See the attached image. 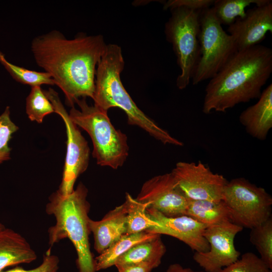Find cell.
Returning a JSON list of instances; mask_svg holds the SVG:
<instances>
[{"label": "cell", "mask_w": 272, "mask_h": 272, "mask_svg": "<svg viewBox=\"0 0 272 272\" xmlns=\"http://www.w3.org/2000/svg\"><path fill=\"white\" fill-rule=\"evenodd\" d=\"M76 104L80 109L72 107L69 116L89 134L93 145V156L97 164L114 169L121 167L128 156L126 134L114 127L107 111L94 104L88 105L85 98L78 99Z\"/></svg>", "instance_id": "obj_5"}, {"label": "cell", "mask_w": 272, "mask_h": 272, "mask_svg": "<svg viewBox=\"0 0 272 272\" xmlns=\"http://www.w3.org/2000/svg\"><path fill=\"white\" fill-rule=\"evenodd\" d=\"M198 41L200 57L191 78L193 85L214 77L237 51L210 7L200 11Z\"/></svg>", "instance_id": "obj_7"}, {"label": "cell", "mask_w": 272, "mask_h": 272, "mask_svg": "<svg viewBox=\"0 0 272 272\" xmlns=\"http://www.w3.org/2000/svg\"><path fill=\"white\" fill-rule=\"evenodd\" d=\"M166 251V246L160 235L132 247L119 257L114 266L147 263L155 268L161 264Z\"/></svg>", "instance_id": "obj_18"}, {"label": "cell", "mask_w": 272, "mask_h": 272, "mask_svg": "<svg viewBox=\"0 0 272 272\" xmlns=\"http://www.w3.org/2000/svg\"><path fill=\"white\" fill-rule=\"evenodd\" d=\"M87 195L88 189L80 182L69 195H63L56 190L49 196L45 211L55 217L56 222L48 230V250L51 251L54 244L68 238L76 250L79 272H96L89 240L90 205Z\"/></svg>", "instance_id": "obj_4"}, {"label": "cell", "mask_w": 272, "mask_h": 272, "mask_svg": "<svg viewBox=\"0 0 272 272\" xmlns=\"http://www.w3.org/2000/svg\"><path fill=\"white\" fill-rule=\"evenodd\" d=\"M171 172L188 198L212 201L222 200L228 181L222 175L213 172L200 161L179 162Z\"/></svg>", "instance_id": "obj_10"}, {"label": "cell", "mask_w": 272, "mask_h": 272, "mask_svg": "<svg viewBox=\"0 0 272 272\" xmlns=\"http://www.w3.org/2000/svg\"><path fill=\"white\" fill-rule=\"evenodd\" d=\"M220 272H271V270L255 254L247 252Z\"/></svg>", "instance_id": "obj_26"}, {"label": "cell", "mask_w": 272, "mask_h": 272, "mask_svg": "<svg viewBox=\"0 0 272 272\" xmlns=\"http://www.w3.org/2000/svg\"><path fill=\"white\" fill-rule=\"evenodd\" d=\"M161 235L144 231L125 234L96 257L95 259L96 271L114 265L117 260L137 244L154 239Z\"/></svg>", "instance_id": "obj_19"}, {"label": "cell", "mask_w": 272, "mask_h": 272, "mask_svg": "<svg viewBox=\"0 0 272 272\" xmlns=\"http://www.w3.org/2000/svg\"><path fill=\"white\" fill-rule=\"evenodd\" d=\"M239 121L252 137L265 140L272 127V84L262 92L258 101L242 111Z\"/></svg>", "instance_id": "obj_16"}, {"label": "cell", "mask_w": 272, "mask_h": 272, "mask_svg": "<svg viewBox=\"0 0 272 272\" xmlns=\"http://www.w3.org/2000/svg\"><path fill=\"white\" fill-rule=\"evenodd\" d=\"M185 215L208 227L230 221L229 211L223 200L212 201L189 199Z\"/></svg>", "instance_id": "obj_20"}, {"label": "cell", "mask_w": 272, "mask_h": 272, "mask_svg": "<svg viewBox=\"0 0 272 272\" xmlns=\"http://www.w3.org/2000/svg\"><path fill=\"white\" fill-rule=\"evenodd\" d=\"M18 129L10 118V107L7 106L0 115V164L10 158L11 149L8 143L12 134Z\"/></svg>", "instance_id": "obj_27"}, {"label": "cell", "mask_w": 272, "mask_h": 272, "mask_svg": "<svg viewBox=\"0 0 272 272\" xmlns=\"http://www.w3.org/2000/svg\"><path fill=\"white\" fill-rule=\"evenodd\" d=\"M43 92L53 105L54 112L63 120L66 128V153L62 180L57 191L67 195L74 191L77 179L88 167L90 148L78 126L70 118L57 93L50 88Z\"/></svg>", "instance_id": "obj_9"}, {"label": "cell", "mask_w": 272, "mask_h": 272, "mask_svg": "<svg viewBox=\"0 0 272 272\" xmlns=\"http://www.w3.org/2000/svg\"><path fill=\"white\" fill-rule=\"evenodd\" d=\"M243 229L230 221L207 227L204 236L210 249L206 252H195L193 260L205 272H220L239 258L234 240Z\"/></svg>", "instance_id": "obj_11"}, {"label": "cell", "mask_w": 272, "mask_h": 272, "mask_svg": "<svg viewBox=\"0 0 272 272\" xmlns=\"http://www.w3.org/2000/svg\"><path fill=\"white\" fill-rule=\"evenodd\" d=\"M124 66L121 47L115 44H107L97 66L92 99L94 105L107 111L111 108H119L125 113L129 124L138 126L165 145L182 146V142L160 127L137 106L121 80Z\"/></svg>", "instance_id": "obj_3"}, {"label": "cell", "mask_w": 272, "mask_h": 272, "mask_svg": "<svg viewBox=\"0 0 272 272\" xmlns=\"http://www.w3.org/2000/svg\"><path fill=\"white\" fill-rule=\"evenodd\" d=\"M106 45L101 35L69 39L52 30L35 37L31 49L37 64L50 75L72 107L80 98L93 99L97 66Z\"/></svg>", "instance_id": "obj_1"}, {"label": "cell", "mask_w": 272, "mask_h": 272, "mask_svg": "<svg viewBox=\"0 0 272 272\" xmlns=\"http://www.w3.org/2000/svg\"><path fill=\"white\" fill-rule=\"evenodd\" d=\"M250 241L259 252L260 259L272 270V218L250 229Z\"/></svg>", "instance_id": "obj_24"}, {"label": "cell", "mask_w": 272, "mask_h": 272, "mask_svg": "<svg viewBox=\"0 0 272 272\" xmlns=\"http://www.w3.org/2000/svg\"><path fill=\"white\" fill-rule=\"evenodd\" d=\"M170 11L171 16L165 24V34L167 40L172 45L181 71L176 79V86L182 90L189 84L200 57V11L181 7Z\"/></svg>", "instance_id": "obj_6"}, {"label": "cell", "mask_w": 272, "mask_h": 272, "mask_svg": "<svg viewBox=\"0 0 272 272\" xmlns=\"http://www.w3.org/2000/svg\"><path fill=\"white\" fill-rule=\"evenodd\" d=\"M213 0H170L165 3L164 9L170 10L176 7H184L195 11H201L213 6Z\"/></svg>", "instance_id": "obj_29"}, {"label": "cell", "mask_w": 272, "mask_h": 272, "mask_svg": "<svg viewBox=\"0 0 272 272\" xmlns=\"http://www.w3.org/2000/svg\"><path fill=\"white\" fill-rule=\"evenodd\" d=\"M222 200L230 214V221L252 229L271 217L272 197L264 188L244 178L228 181Z\"/></svg>", "instance_id": "obj_8"}, {"label": "cell", "mask_w": 272, "mask_h": 272, "mask_svg": "<svg viewBox=\"0 0 272 272\" xmlns=\"http://www.w3.org/2000/svg\"><path fill=\"white\" fill-rule=\"evenodd\" d=\"M5 228V226L0 222V232Z\"/></svg>", "instance_id": "obj_32"}, {"label": "cell", "mask_w": 272, "mask_h": 272, "mask_svg": "<svg viewBox=\"0 0 272 272\" xmlns=\"http://www.w3.org/2000/svg\"><path fill=\"white\" fill-rule=\"evenodd\" d=\"M124 202L127 209L126 234L148 231L159 225L147 213V209L149 206L148 203L138 201L127 192L125 194Z\"/></svg>", "instance_id": "obj_21"}, {"label": "cell", "mask_w": 272, "mask_h": 272, "mask_svg": "<svg viewBox=\"0 0 272 272\" xmlns=\"http://www.w3.org/2000/svg\"><path fill=\"white\" fill-rule=\"evenodd\" d=\"M267 0H216L212 7L215 16L222 24L230 26L238 18L243 17L246 8L259 5Z\"/></svg>", "instance_id": "obj_22"}, {"label": "cell", "mask_w": 272, "mask_h": 272, "mask_svg": "<svg viewBox=\"0 0 272 272\" xmlns=\"http://www.w3.org/2000/svg\"><path fill=\"white\" fill-rule=\"evenodd\" d=\"M271 73V48L259 44L237 51L207 85L202 112H224L258 99Z\"/></svg>", "instance_id": "obj_2"}, {"label": "cell", "mask_w": 272, "mask_h": 272, "mask_svg": "<svg viewBox=\"0 0 272 272\" xmlns=\"http://www.w3.org/2000/svg\"><path fill=\"white\" fill-rule=\"evenodd\" d=\"M26 112L29 119L39 123L46 115L54 112L50 101L40 86L31 87L26 100Z\"/></svg>", "instance_id": "obj_25"}, {"label": "cell", "mask_w": 272, "mask_h": 272, "mask_svg": "<svg viewBox=\"0 0 272 272\" xmlns=\"http://www.w3.org/2000/svg\"><path fill=\"white\" fill-rule=\"evenodd\" d=\"M0 63L17 82L31 87L42 85H54L50 75L45 72H37L16 65L9 62L0 51Z\"/></svg>", "instance_id": "obj_23"}, {"label": "cell", "mask_w": 272, "mask_h": 272, "mask_svg": "<svg viewBox=\"0 0 272 272\" xmlns=\"http://www.w3.org/2000/svg\"><path fill=\"white\" fill-rule=\"evenodd\" d=\"M227 30L237 51L259 45L267 32L272 33V1L267 0L247 10L245 16L237 18Z\"/></svg>", "instance_id": "obj_14"}, {"label": "cell", "mask_w": 272, "mask_h": 272, "mask_svg": "<svg viewBox=\"0 0 272 272\" xmlns=\"http://www.w3.org/2000/svg\"><path fill=\"white\" fill-rule=\"evenodd\" d=\"M36 258L35 251L20 234L7 228L0 232V272L7 267L29 263Z\"/></svg>", "instance_id": "obj_17"}, {"label": "cell", "mask_w": 272, "mask_h": 272, "mask_svg": "<svg viewBox=\"0 0 272 272\" xmlns=\"http://www.w3.org/2000/svg\"><path fill=\"white\" fill-rule=\"evenodd\" d=\"M146 212L150 218L159 224L147 232L172 236L195 252L209 251L210 245L204 236L207 226L185 215L168 217L151 207H148Z\"/></svg>", "instance_id": "obj_13"}, {"label": "cell", "mask_w": 272, "mask_h": 272, "mask_svg": "<svg viewBox=\"0 0 272 272\" xmlns=\"http://www.w3.org/2000/svg\"><path fill=\"white\" fill-rule=\"evenodd\" d=\"M136 199L168 217L185 215L189 201L171 172L146 181Z\"/></svg>", "instance_id": "obj_12"}, {"label": "cell", "mask_w": 272, "mask_h": 272, "mask_svg": "<svg viewBox=\"0 0 272 272\" xmlns=\"http://www.w3.org/2000/svg\"><path fill=\"white\" fill-rule=\"evenodd\" d=\"M59 259L57 256L51 254V251L47 250L43 255L42 263L37 267L31 269H25L20 266L4 270L2 272H58Z\"/></svg>", "instance_id": "obj_28"}, {"label": "cell", "mask_w": 272, "mask_h": 272, "mask_svg": "<svg viewBox=\"0 0 272 272\" xmlns=\"http://www.w3.org/2000/svg\"><path fill=\"white\" fill-rule=\"evenodd\" d=\"M165 272H205L196 271L189 267H184L179 263H173L169 265Z\"/></svg>", "instance_id": "obj_31"}, {"label": "cell", "mask_w": 272, "mask_h": 272, "mask_svg": "<svg viewBox=\"0 0 272 272\" xmlns=\"http://www.w3.org/2000/svg\"><path fill=\"white\" fill-rule=\"evenodd\" d=\"M118 272H151L154 268L147 263H138L115 266Z\"/></svg>", "instance_id": "obj_30"}, {"label": "cell", "mask_w": 272, "mask_h": 272, "mask_svg": "<svg viewBox=\"0 0 272 272\" xmlns=\"http://www.w3.org/2000/svg\"><path fill=\"white\" fill-rule=\"evenodd\" d=\"M127 209L125 203L110 211L99 221L90 219L91 233L94 237V247L100 254L126 234Z\"/></svg>", "instance_id": "obj_15"}]
</instances>
